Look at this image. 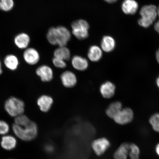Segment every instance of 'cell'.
Masks as SVG:
<instances>
[{
	"label": "cell",
	"mask_w": 159,
	"mask_h": 159,
	"mask_svg": "<svg viewBox=\"0 0 159 159\" xmlns=\"http://www.w3.org/2000/svg\"><path fill=\"white\" fill-rule=\"evenodd\" d=\"M71 38V34L69 30L63 26L50 29L47 34V39L52 45H58L65 47Z\"/></svg>",
	"instance_id": "obj_1"
},
{
	"label": "cell",
	"mask_w": 159,
	"mask_h": 159,
	"mask_svg": "<svg viewBox=\"0 0 159 159\" xmlns=\"http://www.w3.org/2000/svg\"><path fill=\"white\" fill-rule=\"evenodd\" d=\"M14 133L20 139L26 142L34 140L37 136L38 129L34 122L31 121L29 124L19 126L14 124L12 126Z\"/></svg>",
	"instance_id": "obj_2"
},
{
	"label": "cell",
	"mask_w": 159,
	"mask_h": 159,
	"mask_svg": "<svg viewBox=\"0 0 159 159\" xmlns=\"http://www.w3.org/2000/svg\"><path fill=\"white\" fill-rule=\"evenodd\" d=\"M140 14L141 17L138 20V24L141 26L147 28L156 20L158 16L157 8L154 5L144 6L141 8Z\"/></svg>",
	"instance_id": "obj_3"
},
{
	"label": "cell",
	"mask_w": 159,
	"mask_h": 159,
	"mask_svg": "<svg viewBox=\"0 0 159 159\" xmlns=\"http://www.w3.org/2000/svg\"><path fill=\"white\" fill-rule=\"evenodd\" d=\"M4 107L6 112L10 116L15 118L23 114L25 104L21 99L12 97L6 101Z\"/></svg>",
	"instance_id": "obj_4"
},
{
	"label": "cell",
	"mask_w": 159,
	"mask_h": 159,
	"mask_svg": "<svg viewBox=\"0 0 159 159\" xmlns=\"http://www.w3.org/2000/svg\"><path fill=\"white\" fill-rule=\"evenodd\" d=\"M72 33L77 39L82 40L89 36V25L87 22L83 20H79L73 22L71 24Z\"/></svg>",
	"instance_id": "obj_5"
},
{
	"label": "cell",
	"mask_w": 159,
	"mask_h": 159,
	"mask_svg": "<svg viewBox=\"0 0 159 159\" xmlns=\"http://www.w3.org/2000/svg\"><path fill=\"white\" fill-rule=\"evenodd\" d=\"M134 117V112L132 109L125 108L121 109L113 119L117 124L125 125L132 122Z\"/></svg>",
	"instance_id": "obj_6"
},
{
	"label": "cell",
	"mask_w": 159,
	"mask_h": 159,
	"mask_svg": "<svg viewBox=\"0 0 159 159\" xmlns=\"http://www.w3.org/2000/svg\"><path fill=\"white\" fill-rule=\"evenodd\" d=\"M110 146L108 139L105 138H99L93 142L92 147L93 150L97 156H100L104 154Z\"/></svg>",
	"instance_id": "obj_7"
},
{
	"label": "cell",
	"mask_w": 159,
	"mask_h": 159,
	"mask_svg": "<svg viewBox=\"0 0 159 159\" xmlns=\"http://www.w3.org/2000/svg\"><path fill=\"white\" fill-rule=\"evenodd\" d=\"M23 57L25 62L31 65L37 64L40 60V55L38 52L32 48L26 49L23 53Z\"/></svg>",
	"instance_id": "obj_8"
},
{
	"label": "cell",
	"mask_w": 159,
	"mask_h": 159,
	"mask_svg": "<svg viewBox=\"0 0 159 159\" xmlns=\"http://www.w3.org/2000/svg\"><path fill=\"white\" fill-rule=\"evenodd\" d=\"M36 73L43 82H48L53 78L52 70L47 65H42L38 67Z\"/></svg>",
	"instance_id": "obj_9"
},
{
	"label": "cell",
	"mask_w": 159,
	"mask_h": 159,
	"mask_svg": "<svg viewBox=\"0 0 159 159\" xmlns=\"http://www.w3.org/2000/svg\"><path fill=\"white\" fill-rule=\"evenodd\" d=\"M62 84L67 88H71L76 85L77 79L74 73L70 71L63 73L61 76Z\"/></svg>",
	"instance_id": "obj_10"
},
{
	"label": "cell",
	"mask_w": 159,
	"mask_h": 159,
	"mask_svg": "<svg viewBox=\"0 0 159 159\" xmlns=\"http://www.w3.org/2000/svg\"><path fill=\"white\" fill-rule=\"evenodd\" d=\"M53 102V99L51 97L47 95H43L38 99L37 104L41 111L47 112L51 108Z\"/></svg>",
	"instance_id": "obj_11"
},
{
	"label": "cell",
	"mask_w": 159,
	"mask_h": 159,
	"mask_svg": "<svg viewBox=\"0 0 159 159\" xmlns=\"http://www.w3.org/2000/svg\"><path fill=\"white\" fill-rule=\"evenodd\" d=\"M1 146L6 150L10 151L14 149L17 144V141L15 137L11 135H5L2 138Z\"/></svg>",
	"instance_id": "obj_12"
},
{
	"label": "cell",
	"mask_w": 159,
	"mask_h": 159,
	"mask_svg": "<svg viewBox=\"0 0 159 159\" xmlns=\"http://www.w3.org/2000/svg\"><path fill=\"white\" fill-rule=\"evenodd\" d=\"M115 91V85L110 81H107L101 85L100 92L105 98H110L114 96Z\"/></svg>",
	"instance_id": "obj_13"
},
{
	"label": "cell",
	"mask_w": 159,
	"mask_h": 159,
	"mask_svg": "<svg viewBox=\"0 0 159 159\" xmlns=\"http://www.w3.org/2000/svg\"><path fill=\"white\" fill-rule=\"evenodd\" d=\"M30 41L29 35L25 33H21L16 35L14 39L15 44L20 49L27 48Z\"/></svg>",
	"instance_id": "obj_14"
},
{
	"label": "cell",
	"mask_w": 159,
	"mask_h": 159,
	"mask_svg": "<svg viewBox=\"0 0 159 159\" xmlns=\"http://www.w3.org/2000/svg\"><path fill=\"white\" fill-rule=\"evenodd\" d=\"M71 64L74 68L79 71H84L88 68L89 63L86 59L80 56H75L71 60Z\"/></svg>",
	"instance_id": "obj_15"
},
{
	"label": "cell",
	"mask_w": 159,
	"mask_h": 159,
	"mask_svg": "<svg viewBox=\"0 0 159 159\" xmlns=\"http://www.w3.org/2000/svg\"><path fill=\"white\" fill-rule=\"evenodd\" d=\"M138 4L134 0H125L122 4L123 12L127 15H134L138 9Z\"/></svg>",
	"instance_id": "obj_16"
},
{
	"label": "cell",
	"mask_w": 159,
	"mask_h": 159,
	"mask_svg": "<svg viewBox=\"0 0 159 159\" xmlns=\"http://www.w3.org/2000/svg\"><path fill=\"white\" fill-rule=\"evenodd\" d=\"M130 143H123L116 151L114 154L115 159H128L130 150Z\"/></svg>",
	"instance_id": "obj_17"
},
{
	"label": "cell",
	"mask_w": 159,
	"mask_h": 159,
	"mask_svg": "<svg viewBox=\"0 0 159 159\" xmlns=\"http://www.w3.org/2000/svg\"><path fill=\"white\" fill-rule=\"evenodd\" d=\"M87 56L89 60L93 62H97L102 57V49L97 46H92L89 48Z\"/></svg>",
	"instance_id": "obj_18"
},
{
	"label": "cell",
	"mask_w": 159,
	"mask_h": 159,
	"mask_svg": "<svg viewBox=\"0 0 159 159\" xmlns=\"http://www.w3.org/2000/svg\"><path fill=\"white\" fill-rule=\"evenodd\" d=\"M115 47V41L112 37L105 36L101 42V47L105 52H109L112 51Z\"/></svg>",
	"instance_id": "obj_19"
},
{
	"label": "cell",
	"mask_w": 159,
	"mask_h": 159,
	"mask_svg": "<svg viewBox=\"0 0 159 159\" xmlns=\"http://www.w3.org/2000/svg\"><path fill=\"white\" fill-rule=\"evenodd\" d=\"M6 67L11 70H15L19 65V59L15 55L10 54L6 56L4 60Z\"/></svg>",
	"instance_id": "obj_20"
},
{
	"label": "cell",
	"mask_w": 159,
	"mask_h": 159,
	"mask_svg": "<svg viewBox=\"0 0 159 159\" xmlns=\"http://www.w3.org/2000/svg\"><path fill=\"white\" fill-rule=\"evenodd\" d=\"M122 109V104L120 102L116 101L112 102L107 109V115L109 118L113 119Z\"/></svg>",
	"instance_id": "obj_21"
},
{
	"label": "cell",
	"mask_w": 159,
	"mask_h": 159,
	"mask_svg": "<svg viewBox=\"0 0 159 159\" xmlns=\"http://www.w3.org/2000/svg\"><path fill=\"white\" fill-rule=\"evenodd\" d=\"M54 57L62 59L64 61H68L70 58V52L67 48L59 47L56 49L54 52Z\"/></svg>",
	"instance_id": "obj_22"
},
{
	"label": "cell",
	"mask_w": 159,
	"mask_h": 159,
	"mask_svg": "<svg viewBox=\"0 0 159 159\" xmlns=\"http://www.w3.org/2000/svg\"><path fill=\"white\" fill-rule=\"evenodd\" d=\"M14 7L13 0H0V9L7 12L11 11Z\"/></svg>",
	"instance_id": "obj_23"
},
{
	"label": "cell",
	"mask_w": 159,
	"mask_h": 159,
	"mask_svg": "<svg viewBox=\"0 0 159 159\" xmlns=\"http://www.w3.org/2000/svg\"><path fill=\"white\" fill-rule=\"evenodd\" d=\"M140 151L139 147L136 144L130 143L129 156L130 159H139Z\"/></svg>",
	"instance_id": "obj_24"
},
{
	"label": "cell",
	"mask_w": 159,
	"mask_h": 159,
	"mask_svg": "<svg viewBox=\"0 0 159 159\" xmlns=\"http://www.w3.org/2000/svg\"><path fill=\"white\" fill-rule=\"evenodd\" d=\"M31 121L26 115L23 114L15 117V124L19 126H25L29 124Z\"/></svg>",
	"instance_id": "obj_25"
},
{
	"label": "cell",
	"mask_w": 159,
	"mask_h": 159,
	"mask_svg": "<svg viewBox=\"0 0 159 159\" xmlns=\"http://www.w3.org/2000/svg\"><path fill=\"white\" fill-rule=\"evenodd\" d=\"M149 122L153 130L159 133V114L152 115L149 119Z\"/></svg>",
	"instance_id": "obj_26"
},
{
	"label": "cell",
	"mask_w": 159,
	"mask_h": 159,
	"mask_svg": "<svg viewBox=\"0 0 159 159\" xmlns=\"http://www.w3.org/2000/svg\"><path fill=\"white\" fill-rule=\"evenodd\" d=\"M10 130V126L8 124L3 120H0V135H7Z\"/></svg>",
	"instance_id": "obj_27"
},
{
	"label": "cell",
	"mask_w": 159,
	"mask_h": 159,
	"mask_svg": "<svg viewBox=\"0 0 159 159\" xmlns=\"http://www.w3.org/2000/svg\"><path fill=\"white\" fill-rule=\"evenodd\" d=\"M52 62L55 66L58 68H65L67 65L65 61L55 57L52 59Z\"/></svg>",
	"instance_id": "obj_28"
},
{
	"label": "cell",
	"mask_w": 159,
	"mask_h": 159,
	"mask_svg": "<svg viewBox=\"0 0 159 159\" xmlns=\"http://www.w3.org/2000/svg\"><path fill=\"white\" fill-rule=\"evenodd\" d=\"M155 30L159 34V20L157 21L154 25Z\"/></svg>",
	"instance_id": "obj_29"
},
{
	"label": "cell",
	"mask_w": 159,
	"mask_h": 159,
	"mask_svg": "<svg viewBox=\"0 0 159 159\" xmlns=\"http://www.w3.org/2000/svg\"><path fill=\"white\" fill-rule=\"evenodd\" d=\"M156 57L157 61V62L159 64V48L157 51L156 53Z\"/></svg>",
	"instance_id": "obj_30"
},
{
	"label": "cell",
	"mask_w": 159,
	"mask_h": 159,
	"mask_svg": "<svg viewBox=\"0 0 159 159\" xmlns=\"http://www.w3.org/2000/svg\"><path fill=\"white\" fill-rule=\"evenodd\" d=\"M156 151L157 154L159 156V143L156 146Z\"/></svg>",
	"instance_id": "obj_31"
},
{
	"label": "cell",
	"mask_w": 159,
	"mask_h": 159,
	"mask_svg": "<svg viewBox=\"0 0 159 159\" xmlns=\"http://www.w3.org/2000/svg\"><path fill=\"white\" fill-rule=\"evenodd\" d=\"M105 1L109 3H114L116 2L117 0H105Z\"/></svg>",
	"instance_id": "obj_32"
},
{
	"label": "cell",
	"mask_w": 159,
	"mask_h": 159,
	"mask_svg": "<svg viewBox=\"0 0 159 159\" xmlns=\"http://www.w3.org/2000/svg\"><path fill=\"white\" fill-rule=\"evenodd\" d=\"M3 73L2 69V64L1 61H0V75L2 74Z\"/></svg>",
	"instance_id": "obj_33"
},
{
	"label": "cell",
	"mask_w": 159,
	"mask_h": 159,
	"mask_svg": "<svg viewBox=\"0 0 159 159\" xmlns=\"http://www.w3.org/2000/svg\"><path fill=\"white\" fill-rule=\"evenodd\" d=\"M157 84L159 88V76L157 80Z\"/></svg>",
	"instance_id": "obj_34"
},
{
	"label": "cell",
	"mask_w": 159,
	"mask_h": 159,
	"mask_svg": "<svg viewBox=\"0 0 159 159\" xmlns=\"http://www.w3.org/2000/svg\"><path fill=\"white\" fill-rule=\"evenodd\" d=\"M157 14H158V16L159 17V7L157 8Z\"/></svg>",
	"instance_id": "obj_35"
}]
</instances>
